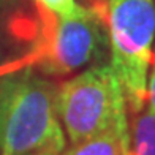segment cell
I'll use <instances>...</instances> for the list:
<instances>
[{"label":"cell","mask_w":155,"mask_h":155,"mask_svg":"<svg viewBox=\"0 0 155 155\" xmlns=\"http://www.w3.org/2000/svg\"><path fill=\"white\" fill-rule=\"evenodd\" d=\"M16 2H18V0H0V18H2L3 13H5L6 10H10Z\"/></svg>","instance_id":"obj_10"},{"label":"cell","mask_w":155,"mask_h":155,"mask_svg":"<svg viewBox=\"0 0 155 155\" xmlns=\"http://www.w3.org/2000/svg\"><path fill=\"white\" fill-rule=\"evenodd\" d=\"M104 40L101 18L97 11L81 6L68 18H55L46 54L41 60L43 71L67 74L86 67L97 57Z\"/></svg>","instance_id":"obj_4"},{"label":"cell","mask_w":155,"mask_h":155,"mask_svg":"<svg viewBox=\"0 0 155 155\" xmlns=\"http://www.w3.org/2000/svg\"><path fill=\"white\" fill-rule=\"evenodd\" d=\"M45 8L54 15L55 18H68L79 11L81 5L76 3V0H37Z\"/></svg>","instance_id":"obj_7"},{"label":"cell","mask_w":155,"mask_h":155,"mask_svg":"<svg viewBox=\"0 0 155 155\" xmlns=\"http://www.w3.org/2000/svg\"><path fill=\"white\" fill-rule=\"evenodd\" d=\"M127 109L124 86L111 63L89 68L57 89V114L70 144L128 120Z\"/></svg>","instance_id":"obj_3"},{"label":"cell","mask_w":155,"mask_h":155,"mask_svg":"<svg viewBox=\"0 0 155 155\" xmlns=\"http://www.w3.org/2000/svg\"><path fill=\"white\" fill-rule=\"evenodd\" d=\"M111 67L124 86L127 108L146 106L155 43V0H108Z\"/></svg>","instance_id":"obj_2"},{"label":"cell","mask_w":155,"mask_h":155,"mask_svg":"<svg viewBox=\"0 0 155 155\" xmlns=\"http://www.w3.org/2000/svg\"><path fill=\"white\" fill-rule=\"evenodd\" d=\"M63 150L65 149H60V147H46V149H40V150L22 153V155H62Z\"/></svg>","instance_id":"obj_9"},{"label":"cell","mask_w":155,"mask_h":155,"mask_svg":"<svg viewBox=\"0 0 155 155\" xmlns=\"http://www.w3.org/2000/svg\"><path fill=\"white\" fill-rule=\"evenodd\" d=\"M149 78H147V95H146V103L150 111L155 112V59L150 63L149 70Z\"/></svg>","instance_id":"obj_8"},{"label":"cell","mask_w":155,"mask_h":155,"mask_svg":"<svg viewBox=\"0 0 155 155\" xmlns=\"http://www.w3.org/2000/svg\"><path fill=\"white\" fill-rule=\"evenodd\" d=\"M130 133V153L128 155H155V112L146 106L133 112Z\"/></svg>","instance_id":"obj_6"},{"label":"cell","mask_w":155,"mask_h":155,"mask_svg":"<svg viewBox=\"0 0 155 155\" xmlns=\"http://www.w3.org/2000/svg\"><path fill=\"white\" fill-rule=\"evenodd\" d=\"M65 149L57 87L32 68L0 76V155Z\"/></svg>","instance_id":"obj_1"},{"label":"cell","mask_w":155,"mask_h":155,"mask_svg":"<svg viewBox=\"0 0 155 155\" xmlns=\"http://www.w3.org/2000/svg\"><path fill=\"white\" fill-rule=\"evenodd\" d=\"M0 57H2V52H0Z\"/></svg>","instance_id":"obj_11"},{"label":"cell","mask_w":155,"mask_h":155,"mask_svg":"<svg viewBox=\"0 0 155 155\" xmlns=\"http://www.w3.org/2000/svg\"><path fill=\"white\" fill-rule=\"evenodd\" d=\"M130 133L128 120L119 122L94 138L71 144L62 155H128Z\"/></svg>","instance_id":"obj_5"}]
</instances>
